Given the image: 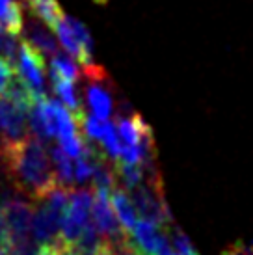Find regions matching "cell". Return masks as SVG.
Segmentation results:
<instances>
[{
    "label": "cell",
    "instance_id": "cell-1",
    "mask_svg": "<svg viewBox=\"0 0 253 255\" xmlns=\"http://www.w3.org/2000/svg\"><path fill=\"white\" fill-rule=\"evenodd\" d=\"M0 166L9 184L26 199L39 201L58 186L47 149L35 138H24L4 149Z\"/></svg>",
    "mask_w": 253,
    "mask_h": 255
},
{
    "label": "cell",
    "instance_id": "cell-4",
    "mask_svg": "<svg viewBox=\"0 0 253 255\" xmlns=\"http://www.w3.org/2000/svg\"><path fill=\"white\" fill-rule=\"evenodd\" d=\"M17 64H19V78L32 92L35 99L47 97L45 95V56H41L32 45L22 41L19 45Z\"/></svg>",
    "mask_w": 253,
    "mask_h": 255
},
{
    "label": "cell",
    "instance_id": "cell-19",
    "mask_svg": "<svg viewBox=\"0 0 253 255\" xmlns=\"http://www.w3.org/2000/svg\"><path fill=\"white\" fill-rule=\"evenodd\" d=\"M227 255H248V254H244V252H231V254H227Z\"/></svg>",
    "mask_w": 253,
    "mask_h": 255
},
{
    "label": "cell",
    "instance_id": "cell-3",
    "mask_svg": "<svg viewBox=\"0 0 253 255\" xmlns=\"http://www.w3.org/2000/svg\"><path fill=\"white\" fill-rule=\"evenodd\" d=\"M126 241L140 255H168L171 252L169 229L151 218H140L126 233Z\"/></svg>",
    "mask_w": 253,
    "mask_h": 255
},
{
    "label": "cell",
    "instance_id": "cell-12",
    "mask_svg": "<svg viewBox=\"0 0 253 255\" xmlns=\"http://www.w3.org/2000/svg\"><path fill=\"white\" fill-rule=\"evenodd\" d=\"M145 171H147V168H143V166L120 164V166H116V177L123 184V188L126 192H132L147 183V173Z\"/></svg>",
    "mask_w": 253,
    "mask_h": 255
},
{
    "label": "cell",
    "instance_id": "cell-11",
    "mask_svg": "<svg viewBox=\"0 0 253 255\" xmlns=\"http://www.w3.org/2000/svg\"><path fill=\"white\" fill-rule=\"evenodd\" d=\"M50 80H52L54 92H56L58 97H60V103H62L63 107L67 108L73 116H78L80 112H84V110H82V105H80V99H78V93H77V90H75V82L65 80V78L60 77V75L54 71H50Z\"/></svg>",
    "mask_w": 253,
    "mask_h": 255
},
{
    "label": "cell",
    "instance_id": "cell-7",
    "mask_svg": "<svg viewBox=\"0 0 253 255\" xmlns=\"http://www.w3.org/2000/svg\"><path fill=\"white\" fill-rule=\"evenodd\" d=\"M105 77L90 78V84L86 86V105L90 108L92 116L99 120H112L116 112V101L112 92L103 84Z\"/></svg>",
    "mask_w": 253,
    "mask_h": 255
},
{
    "label": "cell",
    "instance_id": "cell-18",
    "mask_svg": "<svg viewBox=\"0 0 253 255\" xmlns=\"http://www.w3.org/2000/svg\"><path fill=\"white\" fill-rule=\"evenodd\" d=\"M15 77V69L11 62H7L6 58L0 56V97H4L7 92V86L13 80Z\"/></svg>",
    "mask_w": 253,
    "mask_h": 255
},
{
    "label": "cell",
    "instance_id": "cell-6",
    "mask_svg": "<svg viewBox=\"0 0 253 255\" xmlns=\"http://www.w3.org/2000/svg\"><path fill=\"white\" fill-rule=\"evenodd\" d=\"M92 222L105 242H116L126 237L116 220V214L110 205V192L108 190H93Z\"/></svg>",
    "mask_w": 253,
    "mask_h": 255
},
{
    "label": "cell",
    "instance_id": "cell-5",
    "mask_svg": "<svg viewBox=\"0 0 253 255\" xmlns=\"http://www.w3.org/2000/svg\"><path fill=\"white\" fill-rule=\"evenodd\" d=\"M26 138V112L6 97H0V156L4 149Z\"/></svg>",
    "mask_w": 253,
    "mask_h": 255
},
{
    "label": "cell",
    "instance_id": "cell-10",
    "mask_svg": "<svg viewBox=\"0 0 253 255\" xmlns=\"http://www.w3.org/2000/svg\"><path fill=\"white\" fill-rule=\"evenodd\" d=\"M50 164L56 175V181L60 186L67 188V190H75V166H73V158L63 153L60 145H54L50 149Z\"/></svg>",
    "mask_w": 253,
    "mask_h": 255
},
{
    "label": "cell",
    "instance_id": "cell-8",
    "mask_svg": "<svg viewBox=\"0 0 253 255\" xmlns=\"http://www.w3.org/2000/svg\"><path fill=\"white\" fill-rule=\"evenodd\" d=\"M110 205H112V211H114V214H116L118 224H120V227L126 235L134 226H136V222L140 220L138 209H136L132 198H130V192H126L125 188L116 186V188L110 192Z\"/></svg>",
    "mask_w": 253,
    "mask_h": 255
},
{
    "label": "cell",
    "instance_id": "cell-17",
    "mask_svg": "<svg viewBox=\"0 0 253 255\" xmlns=\"http://www.w3.org/2000/svg\"><path fill=\"white\" fill-rule=\"evenodd\" d=\"M169 242H171V250H173V252H177V254H181V255H197V250H196V246L192 244L190 237L184 233V231L177 229V227H173V229L169 231Z\"/></svg>",
    "mask_w": 253,
    "mask_h": 255
},
{
    "label": "cell",
    "instance_id": "cell-20",
    "mask_svg": "<svg viewBox=\"0 0 253 255\" xmlns=\"http://www.w3.org/2000/svg\"><path fill=\"white\" fill-rule=\"evenodd\" d=\"M168 255H181V254H177V252H173V250H171V252H169Z\"/></svg>",
    "mask_w": 253,
    "mask_h": 255
},
{
    "label": "cell",
    "instance_id": "cell-13",
    "mask_svg": "<svg viewBox=\"0 0 253 255\" xmlns=\"http://www.w3.org/2000/svg\"><path fill=\"white\" fill-rule=\"evenodd\" d=\"M28 4L32 6V11L43 22H47L50 28L63 17L62 6L58 4V0H28Z\"/></svg>",
    "mask_w": 253,
    "mask_h": 255
},
{
    "label": "cell",
    "instance_id": "cell-15",
    "mask_svg": "<svg viewBox=\"0 0 253 255\" xmlns=\"http://www.w3.org/2000/svg\"><path fill=\"white\" fill-rule=\"evenodd\" d=\"M2 22L6 26L7 34H13V36H19L24 28V13H22V7L19 2H11L6 7V13L2 17Z\"/></svg>",
    "mask_w": 253,
    "mask_h": 255
},
{
    "label": "cell",
    "instance_id": "cell-14",
    "mask_svg": "<svg viewBox=\"0 0 253 255\" xmlns=\"http://www.w3.org/2000/svg\"><path fill=\"white\" fill-rule=\"evenodd\" d=\"M50 71L58 73L60 77H63L65 80H71V82H77L78 77H80V69H78L77 62L71 56L62 54V52H56V54L52 56Z\"/></svg>",
    "mask_w": 253,
    "mask_h": 255
},
{
    "label": "cell",
    "instance_id": "cell-9",
    "mask_svg": "<svg viewBox=\"0 0 253 255\" xmlns=\"http://www.w3.org/2000/svg\"><path fill=\"white\" fill-rule=\"evenodd\" d=\"M24 41L32 45L41 56H54L56 52H60L56 39L52 37L49 30L45 28V24L37 21H32L26 26V39Z\"/></svg>",
    "mask_w": 253,
    "mask_h": 255
},
{
    "label": "cell",
    "instance_id": "cell-16",
    "mask_svg": "<svg viewBox=\"0 0 253 255\" xmlns=\"http://www.w3.org/2000/svg\"><path fill=\"white\" fill-rule=\"evenodd\" d=\"M65 22L69 30L73 32V36L77 37V41L80 43V47L84 49V52L90 58H93V37L90 34V30L84 26V22H80L78 19L71 17V15H65Z\"/></svg>",
    "mask_w": 253,
    "mask_h": 255
},
{
    "label": "cell",
    "instance_id": "cell-2",
    "mask_svg": "<svg viewBox=\"0 0 253 255\" xmlns=\"http://www.w3.org/2000/svg\"><path fill=\"white\" fill-rule=\"evenodd\" d=\"M92 205H93V192L88 188L71 190L67 199V209L63 213L60 235L67 246H73L78 241L82 229L92 220Z\"/></svg>",
    "mask_w": 253,
    "mask_h": 255
}]
</instances>
